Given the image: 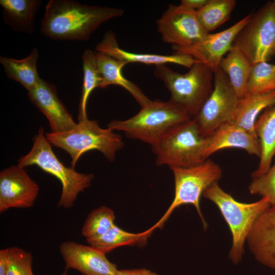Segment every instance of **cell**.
Listing matches in <instances>:
<instances>
[{"label": "cell", "mask_w": 275, "mask_h": 275, "mask_svg": "<svg viewBox=\"0 0 275 275\" xmlns=\"http://www.w3.org/2000/svg\"><path fill=\"white\" fill-rule=\"evenodd\" d=\"M67 271H68L67 269H65V270L63 272H62V273H61L60 274L58 275H68Z\"/></svg>", "instance_id": "cell-35"}, {"label": "cell", "mask_w": 275, "mask_h": 275, "mask_svg": "<svg viewBox=\"0 0 275 275\" xmlns=\"http://www.w3.org/2000/svg\"><path fill=\"white\" fill-rule=\"evenodd\" d=\"M246 241L258 262L275 269V205L270 206L258 218Z\"/></svg>", "instance_id": "cell-16"}, {"label": "cell", "mask_w": 275, "mask_h": 275, "mask_svg": "<svg viewBox=\"0 0 275 275\" xmlns=\"http://www.w3.org/2000/svg\"><path fill=\"white\" fill-rule=\"evenodd\" d=\"M156 24L162 41L178 47L195 45L209 34L200 23L196 11L180 5H169Z\"/></svg>", "instance_id": "cell-11"}, {"label": "cell", "mask_w": 275, "mask_h": 275, "mask_svg": "<svg viewBox=\"0 0 275 275\" xmlns=\"http://www.w3.org/2000/svg\"><path fill=\"white\" fill-rule=\"evenodd\" d=\"M236 148L260 157L261 146L256 134L252 133L233 122L225 124L208 137L205 156L207 159L223 149Z\"/></svg>", "instance_id": "cell-18"}, {"label": "cell", "mask_w": 275, "mask_h": 275, "mask_svg": "<svg viewBox=\"0 0 275 275\" xmlns=\"http://www.w3.org/2000/svg\"><path fill=\"white\" fill-rule=\"evenodd\" d=\"M115 216L114 211L106 206L99 207L87 216L81 230L82 235L87 241L96 238L114 225Z\"/></svg>", "instance_id": "cell-29"}, {"label": "cell", "mask_w": 275, "mask_h": 275, "mask_svg": "<svg viewBox=\"0 0 275 275\" xmlns=\"http://www.w3.org/2000/svg\"><path fill=\"white\" fill-rule=\"evenodd\" d=\"M203 196L214 203L230 230L232 242L229 258L235 264L242 260L244 244L258 218L270 206L265 198L253 203L238 202L215 182L208 187Z\"/></svg>", "instance_id": "cell-3"}, {"label": "cell", "mask_w": 275, "mask_h": 275, "mask_svg": "<svg viewBox=\"0 0 275 275\" xmlns=\"http://www.w3.org/2000/svg\"><path fill=\"white\" fill-rule=\"evenodd\" d=\"M208 2V0H181L180 5L196 11L202 8Z\"/></svg>", "instance_id": "cell-32"}, {"label": "cell", "mask_w": 275, "mask_h": 275, "mask_svg": "<svg viewBox=\"0 0 275 275\" xmlns=\"http://www.w3.org/2000/svg\"><path fill=\"white\" fill-rule=\"evenodd\" d=\"M39 0H1L5 23L15 31L31 33Z\"/></svg>", "instance_id": "cell-21"}, {"label": "cell", "mask_w": 275, "mask_h": 275, "mask_svg": "<svg viewBox=\"0 0 275 275\" xmlns=\"http://www.w3.org/2000/svg\"><path fill=\"white\" fill-rule=\"evenodd\" d=\"M274 65V67H275V64Z\"/></svg>", "instance_id": "cell-37"}, {"label": "cell", "mask_w": 275, "mask_h": 275, "mask_svg": "<svg viewBox=\"0 0 275 275\" xmlns=\"http://www.w3.org/2000/svg\"><path fill=\"white\" fill-rule=\"evenodd\" d=\"M255 132L259 140L261 155L258 168L253 173V178L266 173L275 155V104L265 109L257 119Z\"/></svg>", "instance_id": "cell-20"}, {"label": "cell", "mask_w": 275, "mask_h": 275, "mask_svg": "<svg viewBox=\"0 0 275 275\" xmlns=\"http://www.w3.org/2000/svg\"><path fill=\"white\" fill-rule=\"evenodd\" d=\"M273 3H274V5H275V0L273 1Z\"/></svg>", "instance_id": "cell-36"}, {"label": "cell", "mask_w": 275, "mask_h": 275, "mask_svg": "<svg viewBox=\"0 0 275 275\" xmlns=\"http://www.w3.org/2000/svg\"><path fill=\"white\" fill-rule=\"evenodd\" d=\"M28 95L48 120L51 132H64L76 125L72 115L59 99L54 85L41 79Z\"/></svg>", "instance_id": "cell-15"}, {"label": "cell", "mask_w": 275, "mask_h": 275, "mask_svg": "<svg viewBox=\"0 0 275 275\" xmlns=\"http://www.w3.org/2000/svg\"><path fill=\"white\" fill-rule=\"evenodd\" d=\"M38 184L22 168L12 166L0 172V212L12 208L33 206L39 192Z\"/></svg>", "instance_id": "cell-12"}, {"label": "cell", "mask_w": 275, "mask_h": 275, "mask_svg": "<svg viewBox=\"0 0 275 275\" xmlns=\"http://www.w3.org/2000/svg\"><path fill=\"white\" fill-rule=\"evenodd\" d=\"M275 104V91L262 94L248 93L241 99L233 122L254 134L255 124L260 113Z\"/></svg>", "instance_id": "cell-24"}, {"label": "cell", "mask_w": 275, "mask_h": 275, "mask_svg": "<svg viewBox=\"0 0 275 275\" xmlns=\"http://www.w3.org/2000/svg\"><path fill=\"white\" fill-rule=\"evenodd\" d=\"M154 74L170 92V100L182 107L191 118L199 113L213 87V72L200 61L185 74L160 65L155 66Z\"/></svg>", "instance_id": "cell-6"}, {"label": "cell", "mask_w": 275, "mask_h": 275, "mask_svg": "<svg viewBox=\"0 0 275 275\" xmlns=\"http://www.w3.org/2000/svg\"><path fill=\"white\" fill-rule=\"evenodd\" d=\"M59 250L65 269H74L82 275H116L117 265L109 261L105 254L90 246L67 241Z\"/></svg>", "instance_id": "cell-14"}, {"label": "cell", "mask_w": 275, "mask_h": 275, "mask_svg": "<svg viewBox=\"0 0 275 275\" xmlns=\"http://www.w3.org/2000/svg\"><path fill=\"white\" fill-rule=\"evenodd\" d=\"M38 58V50L34 48L28 56L22 59L1 56L0 63L7 76L20 83L29 92L33 89L41 79L37 69Z\"/></svg>", "instance_id": "cell-23"}, {"label": "cell", "mask_w": 275, "mask_h": 275, "mask_svg": "<svg viewBox=\"0 0 275 275\" xmlns=\"http://www.w3.org/2000/svg\"><path fill=\"white\" fill-rule=\"evenodd\" d=\"M17 165L24 168L36 166L56 177L62 185L58 206L63 208L72 207L78 194L90 186L94 178L92 174L78 173L74 168L64 166L52 150L42 126L34 138L31 150L18 160Z\"/></svg>", "instance_id": "cell-4"}, {"label": "cell", "mask_w": 275, "mask_h": 275, "mask_svg": "<svg viewBox=\"0 0 275 275\" xmlns=\"http://www.w3.org/2000/svg\"><path fill=\"white\" fill-rule=\"evenodd\" d=\"M253 64L238 49L232 47L222 59L219 68L226 74L240 99L247 94V85Z\"/></svg>", "instance_id": "cell-22"}, {"label": "cell", "mask_w": 275, "mask_h": 275, "mask_svg": "<svg viewBox=\"0 0 275 275\" xmlns=\"http://www.w3.org/2000/svg\"><path fill=\"white\" fill-rule=\"evenodd\" d=\"M8 269L7 249L0 250V275H6Z\"/></svg>", "instance_id": "cell-34"}, {"label": "cell", "mask_w": 275, "mask_h": 275, "mask_svg": "<svg viewBox=\"0 0 275 275\" xmlns=\"http://www.w3.org/2000/svg\"><path fill=\"white\" fill-rule=\"evenodd\" d=\"M236 4L235 0H208L196 11L197 18L205 31L210 33L229 19Z\"/></svg>", "instance_id": "cell-27"}, {"label": "cell", "mask_w": 275, "mask_h": 275, "mask_svg": "<svg viewBox=\"0 0 275 275\" xmlns=\"http://www.w3.org/2000/svg\"><path fill=\"white\" fill-rule=\"evenodd\" d=\"M8 269L6 275H34L32 269L31 253L22 248H7Z\"/></svg>", "instance_id": "cell-30"}, {"label": "cell", "mask_w": 275, "mask_h": 275, "mask_svg": "<svg viewBox=\"0 0 275 275\" xmlns=\"http://www.w3.org/2000/svg\"><path fill=\"white\" fill-rule=\"evenodd\" d=\"M275 91V67L268 62L253 64L247 94H262Z\"/></svg>", "instance_id": "cell-28"}, {"label": "cell", "mask_w": 275, "mask_h": 275, "mask_svg": "<svg viewBox=\"0 0 275 275\" xmlns=\"http://www.w3.org/2000/svg\"><path fill=\"white\" fill-rule=\"evenodd\" d=\"M248 189L251 194L259 195L271 206L275 205V162L266 173L253 178Z\"/></svg>", "instance_id": "cell-31"}, {"label": "cell", "mask_w": 275, "mask_h": 275, "mask_svg": "<svg viewBox=\"0 0 275 275\" xmlns=\"http://www.w3.org/2000/svg\"><path fill=\"white\" fill-rule=\"evenodd\" d=\"M96 52V61L101 78L99 88L103 89L110 85H117L127 91L141 107L147 104L150 100L135 84L126 79L122 70L127 64L106 53Z\"/></svg>", "instance_id": "cell-19"}, {"label": "cell", "mask_w": 275, "mask_h": 275, "mask_svg": "<svg viewBox=\"0 0 275 275\" xmlns=\"http://www.w3.org/2000/svg\"><path fill=\"white\" fill-rule=\"evenodd\" d=\"M123 13L116 8L50 0L45 6L41 31L53 40L87 41L101 24Z\"/></svg>", "instance_id": "cell-1"}, {"label": "cell", "mask_w": 275, "mask_h": 275, "mask_svg": "<svg viewBox=\"0 0 275 275\" xmlns=\"http://www.w3.org/2000/svg\"><path fill=\"white\" fill-rule=\"evenodd\" d=\"M154 230L151 227L144 232L132 233L123 230L115 224L99 237L87 242L91 246L106 254L123 245H144Z\"/></svg>", "instance_id": "cell-25"}, {"label": "cell", "mask_w": 275, "mask_h": 275, "mask_svg": "<svg viewBox=\"0 0 275 275\" xmlns=\"http://www.w3.org/2000/svg\"><path fill=\"white\" fill-rule=\"evenodd\" d=\"M208 137L203 136L192 118L180 124L152 147L157 166L189 167L203 162Z\"/></svg>", "instance_id": "cell-7"}, {"label": "cell", "mask_w": 275, "mask_h": 275, "mask_svg": "<svg viewBox=\"0 0 275 275\" xmlns=\"http://www.w3.org/2000/svg\"><path fill=\"white\" fill-rule=\"evenodd\" d=\"M213 75L212 92L193 118L201 134L206 138L223 125L233 122L241 100L220 68L214 72Z\"/></svg>", "instance_id": "cell-10"}, {"label": "cell", "mask_w": 275, "mask_h": 275, "mask_svg": "<svg viewBox=\"0 0 275 275\" xmlns=\"http://www.w3.org/2000/svg\"><path fill=\"white\" fill-rule=\"evenodd\" d=\"M248 14L230 28L214 34L209 33L201 42L187 47L173 46L174 53L185 54L208 66L213 72L219 68L222 59L232 48L234 39L249 21Z\"/></svg>", "instance_id": "cell-13"}, {"label": "cell", "mask_w": 275, "mask_h": 275, "mask_svg": "<svg viewBox=\"0 0 275 275\" xmlns=\"http://www.w3.org/2000/svg\"><path fill=\"white\" fill-rule=\"evenodd\" d=\"M254 64L275 55V5L269 1L255 13L235 37L232 44Z\"/></svg>", "instance_id": "cell-9"}, {"label": "cell", "mask_w": 275, "mask_h": 275, "mask_svg": "<svg viewBox=\"0 0 275 275\" xmlns=\"http://www.w3.org/2000/svg\"><path fill=\"white\" fill-rule=\"evenodd\" d=\"M47 141L70 155L71 167L75 166L80 156L91 150L100 151L111 162L124 146L121 136L111 129L100 127L95 120L78 121L71 129L61 132H47Z\"/></svg>", "instance_id": "cell-5"}, {"label": "cell", "mask_w": 275, "mask_h": 275, "mask_svg": "<svg viewBox=\"0 0 275 275\" xmlns=\"http://www.w3.org/2000/svg\"><path fill=\"white\" fill-rule=\"evenodd\" d=\"M97 51L106 53L126 64L141 63L155 65V66L168 63L178 64L188 69L199 61L192 56L185 54L173 53L162 55L152 53H138L131 52L121 48L118 45L116 36L112 31L107 32L101 41L96 46Z\"/></svg>", "instance_id": "cell-17"}, {"label": "cell", "mask_w": 275, "mask_h": 275, "mask_svg": "<svg viewBox=\"0 0 275 275\" xmlns=\"http://www.w3.org/2000/svg\"><path fill=\"white\" fill-rule=\"evenodd\" d=\"M192 119L180 106L170 100H150L133 117L114 120L107 125L128 137L153 146L180 124Z\"/></svg>", "instance_id": "cell-2"}, {"label": "cell", "mask_w": 275, "mask_h": 275, "mask_svg": "<svg viewBox=\"0 0 275 275\" xmlns=\"http://www.w3.org/2000/svg\"><path fill=\"white\" fill-rule=\"evenodd\" d=\"M116 275H158L145 268L118 270Z\"/></svg>", "instance_id": "cell-33"}, {"label": "cell", "mask_w": 275, "mask_h": 275, "mask_svg": "<svg viewBox=\"0 0 275 275\" xmlns=\"http://www.w3.org/2000/svg\"><path fill=\"white\" fill-rule=\"evenodd\" d=\"M174 182L175 196L171 204L161 218L153 227L154 230L162 227L164 223L177 208L191 204L196 208L205 229L207 224L200 208V199L204 191L221 179L220 166L210 159L189 167H172Z\"/></svg>", "instance_id": "cell-8"}, {"label": "cell", "mask_w": 275, "mask_h": 275, "mask_svg": "<svg viewBox=\"0 0 275 275\" xmlns=\"http://www.w3.org/2000/svg\"><path fill=\"white\" fill-rule=\"evenodd\" d=\"M82 61L84 76L78 108V121L88 119L86 108L89 97L95 89L100 87L101 81L97 64L96 52L86 49L82 56Z\"/></svg>", "instance_id": "cell-26"}]
</instances>
